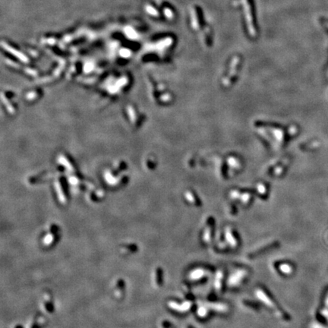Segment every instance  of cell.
Returning <instances> with one entry per match:
<instances>
[{
  "label": "cell",
  "instance_id": "cell-12",
  "mask_svg": "<svg viewBox=\"0 0 328 328\" xmlns=\"http://www.w3.org/2000/svg\"><path fill=\"white\" fill-rule=\"evenodd\" d=\"M198 315H200V317H206V315H207V309L204 308H199V310H198Z\"/></svg>",
  "mask_w": 328,
  "mask_h": 328
},
{
  "label": "cell",
  "instance_id": "cell-11",
  "mask_svg": "<svg viewBox=\"0 0 328 328\" xmlns=\"http://www.w3.org/2000/svg\"><path fill=\"white\" fill-rule=\"evenodd\" d=\"M124 249H125L127 252L129 251V252H130L131 253H135V252L138 250V247H137L136 245H135V244H132V245H126Z\"/></svg>",
  "mask_w": 328,
  "mask_h": 328
},
{
  "label": "cell",
  "instance_id": "cell-13",
  "mask_svg": "<svg viewBox=\"0 0 328 328\" xmlns=\"http://www.w3.org/2000/svg\"><path fill=\"white\" fill-rule=\"evenodd\" d=\"M15 328H23V327H22V326H20V325H17Z\"/></svg>",
  "mask_w": 328,
  "mask_h": 328
},
{
  "label": "cell",
  "instance_id": "cell-10",
  "mask_svg": "<svg viewBox=\"0 0 328 328\" xmlns=\"http://www.w3.org/2000/svg\"><path fill=\"white\" fill-rule=\"evenodd\" d=\"M279 269H280V270L281 271L283 274H289V273L292 272L291 266H290L289 264H286V263L282 264L280 266V267H279Z\"/></svg>",
  "mask_w": 328,
  "mask_h": 328
},
{
  "label": "cell",
  "instance_id": "cell-6",
  "mask_svg": "<svg viewBox=\"0 0 328 328\" xmlns=\"http://www.w3.org/2000/svg\"><path fill=\"white\" fill-rule=\"evenodd\" d=\"M169 306L172 309H174L175 311H177L184 312L190 310L192 305V303L189 302H184L182 305H179V303L175 302H169Z\"/></svg>",
  "mask_w": 328,
  "mask_h": 328
},
{
  "label": "cell",
  "instance_id": "cell-4",
  "mask_svg": "<svg viewBox=\"0 0 328 328\" xmlns=\"http://www.w3.org/2000/svg\"><path fill=\"white\" fill-rule=\"evenodd\" d=\"M226 236L227 242L231 245L232 247H237L239 245V239H238L237 233L235 232V230L230 228L227 229L226 232Z\"/></svg>",
  "mask_w": 328,
  "mask_h": 328
},
{
  "label": "cell",
  "instance_id": "cell-9",
  "mask_svg": "<svg viewBox=\"0 0 328 328\" xmlns=\"http://www.w3.org/2000/svg\"><path fill=\"white\" fill-rule=\"evenodd\" d=\"M223 279V274L222 272H218L216 276L215 280V287L217 290H220L222 288V281Z\"/></svg>",
  "mask_w": 328,
  "mask_h": 328
},
{
  "label": "cell",
  "instance_id": "cell-8",
  "mask_svg": "<svg viewBox=\"0 0 328 328\" xmlns=\"http://www.w3.org/2000/svg\"><path fill=\"white\" fill-rule=\"evenodd\" d=\"M155 283L157 286H162L163 283V270L159 266L155 271Z\"/></svg>",
  "mask_w": 328,
  "mask_h": 328
},
{
  "label": "cell",
  "instance_id": "cell-3",
  "mask_svg": "<svg viewBox=\"0 0 328 328\" xmlns=\"http://www.w3.org/2000/svg\"><path fill=\"white\" fill-rule=\"evenodd\" d=\"M58 231H59V228L57 226H52L50 228V234H48L44 238V244H46L47 245L54 244V242H56V238H58Z\"/></svg>",
  "mask_w": 328,
  "mask_h": 328
},
{
  "label": "cell",
  "instance_id": "cell-7",
  "mask_svg": "<svg viewBox=\"0 0 328 328\" xmlns=\"http://www.w3.org/2000/svg\"><path fill=\"white\" fill-rule=\"evenodd\" d=\"M205 275V271L203 269L193 270L189 274V278L192 280H198L204 277Z\"/></svg>",
  "mask_w": 328,
  "mask_h": 328
},
{
  "label": "cell",
  "instance_id": "cell-5",
  "mask_svg": "<svg viewBox=\"0 0 328 328\" xmlns=\"http://www.w3.org/2000/svg\"><path fill=\"white\" fill-rule=\"evenodd\" d=\"M214 220H211V222H209L207 225H206V228H205L204 234H203V239L205 242H211L213 236H214Z\"/></svg>",
  "mask_w": 328,
  "mask_h": 328
},
{
  "label": "cell",
  "instance_id": "cell-14",
  "mask_svg": "<svg viewBox=\"0 0 328 328\" xmlns=\"http://www.w3.org/2000/svg\"><path fill=\"white\" fill-rule=\"evenodd\" d=\"M187 328H194L193 327H192V326H188V327H187Z\"/></svg>",
  "mask_w": 328,
  "mask_h": 328
},
{
  "label": "cell",
  "instance_id": "cell-1",
  "mask_svg": "<svg viewBox=\"0 0 328 328\" xmlns=\"http://www.w3.org/2000/svg\"><path fill=\"white\" fill-rule=\"evenodd\" d=\"M256 296L267 307L270 308H276L277 307L275 300L271 297L269 293H266V291L263 289L259 288L256 290Z\"/></svg>",
  "mask_w": 328,
  "mask_h": 328
},
{
  "label": "cell",
  "instance_id": "cell-2",
  "mask_svg": "<svg viewBox=\"0 0 328 328\" xmlns=\"http://www.w3.org/2000/svg\"><path fill=\"white\" fill-rule=\"evenodd\" d=\"M280 245V242H277V241L272 242H270V243L268 244V245H264V247H262V248L261 247V248H259L257 249V250L251 252L250 254H248V258H250V259H253V258H257V257L260 256L261 254H264V253H265V252H268V251L272 250L273 248H278Z\"/></svg>",
  "mask_w": 328,
  "mask_h": 328
}]
</instances>
